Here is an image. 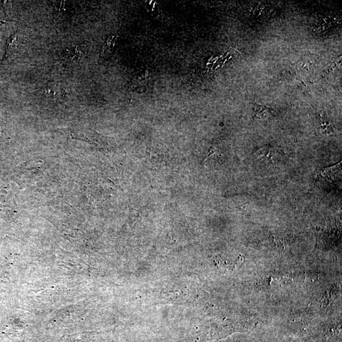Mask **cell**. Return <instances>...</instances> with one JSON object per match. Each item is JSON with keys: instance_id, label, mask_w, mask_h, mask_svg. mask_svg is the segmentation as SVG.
Listing matches in <instances>:
<instances>
[{"instance_id": "obj_1", "label": "cell", "mask_w": 342, "mask_h": 342, "mask_svg": "<svg viewBox=\"0 0 342 342\" xmlns=\"http://www.w3.org/2000/svg\"><path fill=\"white\" fill-rule=\"evenodd\" d=\"M281 156L280 151H279L278 148L271 145L261 148L255 154L256 160H264L268 163L277 162Z\"/></svg>"}, {"instance_id": "obj_4", "label": "cell", "mask_w": 342, "mask_h": 342, "mask_svg": "<svg viewBox=\"0 0 342 342\" xmlns=\"http://www.w3.org/2000/svg\"><path fill=\"white\" fill-rule=\"evenodd\" d=\"M116 40L117 36H114V35H112L108 39L102 48L101 53H100V62H105V60L109 59L112 54L113 50H114Z\"/></svg>"}, {"instance_id": "obj_6", "label": "cell", "mask_w": 342, "mask_h": 342, "mask_svg": "<svg viewBox=\"0 0 342 342\" xmlns=\"http://www.w3.org/2000/svg\"><path fill=\"white\" fill-rule=\"evenodd\" d=\"M80 55V52L77 49V48H73L72 49L67 50L64 57H63V59L66 62H74L79 60Z\"/></svg>"}, {"instance_id": "obj_3", "label": "cell", "mask_w": 342, "mask_h": 342, "mask_svg": "<svg viewBox=\"0 0 342 342\" xmlns=\"http://www.w3.org/2000/svg\"><path fill=\"white\" fill-rule=\"evenodd\" d=\"M318 128L322 134L325 136L333 135L334 134V127L333 124L328 117L325 115H319L317 117Z\"/></svg>"}, {"instance_id": "obj_7", "label": "cell", "mask_w": 342, "mask_h": 342, "mask_svg": "<svg viewBox=\"0 0 342 342\" xmlns=\"http://www.w3.org/2000/svg\"><path fill=\"white\" fill-rule=\"evenodd\" d=\"M17 40V36L16 34L12 35L10 38L7 40V44L6 47V57H9L14 52V50L16 49V42Z\"/></svg>"}, {"instance_id": "obj_2", "label": "cell", "mask_w": 342, "mask_h": 342, "mask_svg": "<svg viewBox=\"0 0 342 342\" xmlns=\"http://www.w3.org/2000/svg\"><path fill=\"white\" fill-rule=\"evenodd\" d=\"M251 114L254 119L268 120L275 116V110L273 108L253 102L251 104Z\"/></svg>"}, {"instance_id": "obj_5", "label": "cell", "mask_w": 342, "mask_h": 342, "mask_svg": "<svg viewBox=\"0 0 342 342\" xmlns=\"http://www.w3.org/2000/svg\"><path fill=\"white\" fill-rule=\"evenodd\" d=\"M339 173H341V162L333 167L324 168L321 171V176L325 179L329 178V180H334L336 176H338Z\"/></svg>"}]
</instances>
